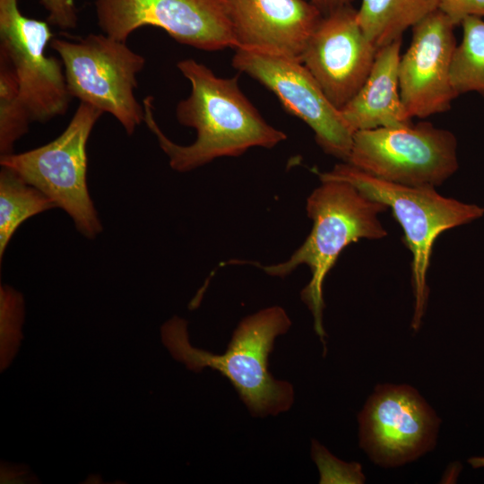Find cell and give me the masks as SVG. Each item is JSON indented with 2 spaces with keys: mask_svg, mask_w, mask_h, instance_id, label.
Returning <instances> with one entry per match:
<instances>
[{
  "mask_svg": "<svg viewBox=\"0 0 484 484\" xmlns=\"http://www.w3.org/2000/svg\"><path fill=\"white\" fill-rule=\"evenodd\" d=\"M177 67L191 90L177 103L176 117L182 125L195 130L192 143L181 145L169 139L154 117L153 97L143 100L144 122L175 171H192L219 158L240 156L254 147L272 149L287 139L243 93L238 76L220 77L193 58L180 60Z\"/></svg>",
  "mask_w": 484,
  "mask_h": 484,
  "instance_id": "1",
  "label": "cell"
},
{
  "mask_svg": "<svg viewBox=\"0 0 484 484\" xmlns=\"http://www.w3.org/2000/svg\"><path fill=\"white\" fill-rule=\"evenodd\" d=\"M387 209L347 181L322 179L307 199L306 211L313 226L304 243L285 262L270 265L254 263L267 274L281 278L299 265L308 266L311 279L301 291V299L311 311L315 331L324 346V281L350 244L387 236L378 218Z\"/></svg>",
  "mask_w": 484,
  "mask_h": 484,
  "instance_id": "2",
  "label": "cell"
},
{
  "mask_svg": "<svg viewBox=\"0 0 484 484\" xmlns=\"http://www.w3.org/2000/svg\"><path fill=\"white\" fill-rule=\"evenodd\" d=\"M291 325L286 311L270 307L244 317L221 354L193 348L186 322L173 317L163 327L166 344L174 356L192 369L211 367L225 376L255 417L276 416L290 409L294 390L290 383L275 379L269 370V355L275 339Z\"/></svg>",
  "mask_w": 484,
  "mask_h": 484,
  "instance_id": "3",
  "label": "cell"
},
{
  "mask_svg": "<svg viewBox=\"0 0 484 484\" xmlns=\"http://www.w3.org/2000/svg\"><path fill=\"white\" fill-rule=\"evenodd\" d=\"M319 177L320 180L347 181L368 197L392 209L412 255L414 312L411 327L418 331L428 299L427 273L436 239L447 229L481 218L484 207L445 197L434 186H411L388 182L344 161L330 171L319 174Z\"/></svg>",
  "mask_w": 484,
  "mask_h": 484,
  "instance_id": "4",
  "label": "cell"
},
{
  "mask_svg": "<svg viewBox=\"0 0 484 484\" xmlns=\"http://www.w3.org/2000/svg\"><path fill=\"white\" fill-rule=\"evenodd\" d=\"M49 47L64 66L68 92L80 102L111 115L132 135L144 122V108L135 96L143 56L104 33L77 40L53 39Z\"/></svg>",
  "mask_w": 484,
  "mask_h": 484,
  "instance_id": "5",
  "label": "cell"
},
{
  "mask_svg": "<svg viewBox=\"0 0 484 484\" xmlns=\"http://www.w3.org/2000/svg\"><path fill=\"white\" fill-rule=\"evenodd\" d=\"M102 114L97 108L80 102L56 139L24 152L0 157L1 167L12 169L43 192L89 238L102 229L87 186V143Z\"/></svg>",
  "mask_w": 484,
  "mask_h": 484,
  "instance_id": "6",
  "label": "cell"
},
{
  "mask_svg": "<svg viewBox=\"0 0 484 484\" xmlns=\"http://www.w3.org/2000/svg\"><path fill=\"white\" fill-rule=\"evenodd\" d=\"M345 162L388 182L436 187L459 168L457 140L426 121L360 130Z\"/></svg>",
  "mask_w": 484,
  "mask_h": 484,
  "instance_id": "7",
  "label": "cell"
},
{
  "mask_svg": "<svg viewBox=\"0 0 484 484\" xmlns=\"http://www.w3.org/2000/svg\"><path fill=\"white\" fill-rule=\"evenodd\" d=\"M234 50L236 70L271 91L286 111L305 122L326 154L347 161L354 132L299 58L261 48Z\"/></svg>",
  "mask_w": 484,
  "mask_h": 484,
  "instance_id": "8",
  "label": "cell"
},
{
  "mask_svg": "<svg viewBox=\"0 0 484 484\" xmlns=\"http://www.w3.org/2000/svg\"><path fill=\"white\" fill-rule=\"evenodd\" d=\"M94 7L101 32L121 41L152 26L197 49L238 48L226 0H95Z\"/></svg>",
  "mask_w": 484,
  "mask_h": 484,
  "instance_id": "9",
  "label": "cell"
},
{
  "mask_svg": "<svg viewBox=\"0 0 484 484\" xmlns=\"http://www.w3.org/2000/svg\"><path fill=\"white\" fill-rule=\"evenodd\" d=\"M359 445L382 467L411 462L436 445L440 419L407 385H381L359 417Z\"/></svg>",
  "mask_w": 484,
  "mask_h": 484,
  "instance_id": "10",
  "label": "cell"
},
{
  "mask_svg": "<svg viewBox=\"0 0 484 484\" xmlns=\"http://www.w3.org/2000/svg\"><path fill=\"white\" fill-rule=\"evenodd\" d=\"M53 36L48 22L22 14L18 0H0V56L14 70L31 122L65 114L72 99L61 60L46 53Z\"/></svg>",
  "mask_w": 484,
  "mask_h": 484,
  "instance_id": "11",
  "label": "cell"
},
{
  "mask_svg": "<svg viewBox=\"0 0 484 484\" xmlns=\"http://www.w3.org/2000/svg\"><path fill=\"white\" fill-rule=\"evenodd\" d=\"M377 50L348 5L323 15L300 60L341 110L365 82Z\"/></svg>",
  "mask_w": 484,
  "mask_h": 484,
  "instance_id": "12",
  "label": "cell"
},
{
  "mask_svg": "<svg viewBox=\"0 0 484 484\" xmlns=\"http://www.w3.org/2000/svg\"><path fill=\"white\" fill-rule=\"evenodd\" d=\"M454 28L438 9L411 28V44L398 66L402 101L411 119L446 112L458 97L451 82Z\"/></svg>",
  "mask_w": 484,
  "mask_h": 484,
  "instance_id": "13",
  "label": "cell"
},
{
  "mask_svg": "<svg viewBox=\"0 0 484 484\" xmlns=\"http://www.w3.org/2000/svg\"><path fill=\"white\" fill-rule=\"evenodd\" d=\"M238 48L281 52L300 59L323 17L309 0H226Z\"/></svg>",
  "mask_w": 484,
  "mask_h": 484,
  "instance_id": "14",
  "label": "cell"
},
{
  "mask_svg": "<svg viewBox=\"0 0 484 484\" xmlns=\"http://www.w3.org/2000/svg\"><path fill=\"white\" fill-rule=\"evenodd\" d=\"M402 39L378 48L365 82L341 109L343 119L355 133L411 122L402 104L398 77Z\"/></svg>",
  "mask_w": 484,
  "mask_h": 484,
  "instance_id": "15",
  "label": "cell"
},
{
  "mask_svg": "<svg viewBox=\"0 0 484 484\" xmlns=\"http://www.w3.org/2000/svg\"><path fill=\"white\" fill-rule=\"evenodd\" d=\"M438 0H361L357 18L378 49L402 39L410 28L437 10Z\"/></svg>",
  "mask_w": 484,
  "mask_h": 484,
  "instance_id": "16",
  "label": "cell"
},
{
  "mask_svg": "<svg viewBox=\"0 0 484 484\" xmlns=\"http://www.w3.org/2000/svg\"><path fill=\"white\" fill-rule=\"evenodd\" d=\"M43 192L12 169L0 171V260L16 229L29 218L55 208Z\"/></svg>",
  "mask_w": 484,
  "mask_h": 484,
  "instance_id": "17",
  "label": "cell"
},
{
  "mask_svg": "<svg viewBox=\"0 0 484 484\" xmlns=\"http://www.w3.org/2000/svg\"><path fill=\"white\" fill-rule=\"evenodd\" d=\"M460 26L462 37L452 59V85L458 96L476 92L484 98V18L467 17Z\"/></svg>",
  "mask_w": 484,
  "mask_h": 484,
  "instance_id": "18",
  "label": "cell"
},
{
  "mask_svg": "<svg viewBox=\"0 0 484 484\" xmlns=\"http://www.w3.org/2000/svg\"><path fill=\"white\" fill-rule=\"evenodd\" d=\"M31 123L19 82L9 61L0 56V154L13 152L14 143L28 133Z\"/></svg>",
  "mask_w": 484,
  "mask_h": 484,
  "instance_id": "19",
  "label": "cell"
},
{
  "mask_svg": "<svg viewBox=\"0 0 484 484\" xmlns=\"http://www.w3.org/2000/svg\"><path fill=\"white\" fill-rule=\"evenodd\" d=\"M312 456L320 472V483H363L365 476L357 462H344L332 455L316 441L312 442Z\"/></svg>",
  "mask_w": 484,
  "mask_h": 484,
  "instance_id": "20",
  "label": "cell"
},
{
  "mask_svg": "<svg viewBox=\"0 0 484 484\" xmlns=\"http://www.w3.org/2000/svg\"><path fill=\"white\" fill-rule=\"evenodd\" d=\"M48 12V22L61 30L74 29L78 23L73 0H39Z\"/></svg>",
  "mask_w": 484,
  "mask_h": 484,
  "instance_id": "21",
  "label": "cell"
},
{
  "mask_svg": "<svg viewBox=\"0 0 484 484\" xmlns=\"http://www.w3.org/2000/svg\"><path fill=\"white\" fill-rule=\"evenodd\" d=\"M437 9L454 24L471 16L484 18V0H438Z\"/></svg>",
  "mask_w": 484,
  "mask_h": 484,
  "instance_id": "22",
  "label": "cell"
},
{
  "mask_svg": "<svg viewBox=\"0 0 484 484\" xmlns=\"http://www.w3.org/2000/svg\"><path fill=\"white\" fill-rule=\"evenodd\" d=\"M323 14L341 7L352 5L353 0H309Z\"/></svg>",
  "mask_w": 484,
  "mask_h": 484,
  "instance_id": "23",
  "label": "cell"
},
{
  "mask_svg": "<svg viewBox=\"0 0 484 484\" xmlns=\"http://www.w3.org/2000/svg\"><path fill=\"white\" fill-rule=\"evenodd\" d=\"M469 462L474 468L484 467V457H472L469 460Z\"/></svg>",
  "mask_w": 484,
  "mask_h": 484,
  "instance_id": "24",
  "label": "cell"
}]
</instances>
